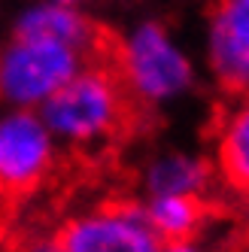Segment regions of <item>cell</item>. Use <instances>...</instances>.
Returning <instances> with one entry per match:
<instances>
[{
    "mask_svg": "<svg viewBox=\"0 0 249 252\" xmlns=\"http://www.w3.org/2000/svg\"><path fill=\"white\" fill-rule=\"evenodd\" d=\"M128 113L131 100L110 58L92 61L37 110L58 146H94L110 140L128 122Z\"/></svg>",
    "mask_w": 249,
    "mask_h": 252,
    "instance_id": "1",
    "label": "cell"
},
{
    "mask_svg": "<svg viewBox=\"0 0 249 252\" xmlns=\"http://www.w3.org/2000/svg\"><path fill=\"white\" fill-rule=\"evenodd\" d=\"M110 67L131 103L167 106L191 92L194 64L161 22L134 25L116 49H110Z\"/></svg>",
    "mask_w": 249,
    "mask_h": 252,
    "instance_id": "2",
    "label": "cell"
},
{
    "mask_svg": "<svg viewBox=\"0 0 249 252\" xmlns=\"http://www.w3.org/2000/svg\"><path fill=\"white\" fill-rule=\"evenodd\" d=\"M92 61L61 43L9 40L0 49V100L9 110H40Z\"/></svg>",
    "mask_w": 249,
    "mask_h": 252,
    "instance_id": "3",
    "label": "cell"
},
{
    "mask_svg": "<svg viewBox=\"0 0 249 252\" xmlns=\"http://www.w3.org/2000/svg\"><path fill=\"white\" fill-rule=\"evenodd\" d=\"M64 252H161L140 201H106L88 207L55 231Z\"/></svg>",
    "mask_w": 249,
    "mask_h": 252,
    "instance_id": "4",
    "label": "cell"
},
{
    "mask_svg": "<svg viewBox=\"0 0 249 252\" xmlns=\"http://www.w3.org/2000/svg\"><path fill=\"white\" fill-rule=\"evenodd\" d=\"M58 161V143L37 110L0 116V194L22 197L46 183Z\"/></svg>",
    "mask_w": 249,
    "mask_h": 252,
    "instance_id": "5",
    "label": "cell"
},
{
    "mask_svg": "<svg viewBox=\"0 0 249 252\" xmlns=\"http://www.w3.org/2000/svg\"><path fill=\"white\" fill-rule=\"evenodd\" d=\"M210 73L231 94H249V0H219L207 22Z\"/></svg>",
    "mask_w": 249,
    "mask_h": 252,
    "instance_id": "6",
    "label": "cell"
},
{
    "mask_svg": "<svg viewBox=\"0 0 249 252\" xmlns=\"http://www.w3.org/2000/svg\"><path fill=\"white\" fill-rule=\"evenodd\" d=\"M12 40H49V43L76 49L94 61L110 58L100 28L85 12H79V6H58V3H49V0L31 3L15 15Z\"/></svg>",
    "mask_w": 249,
    "mask_h": 252,
    "instance_id": "7",
    "label": "cell"
},
{
    "mask_svg": "<svg viewBox=\"0 0 249 252\" xmlns=\"http://www.w3.org/2000/svg\"><path fill=\"white\" fill-rule=\"evenodd\" d=\"M216 183L213 161L194 152H161L143 167V191L146 197H198L207 201Z\"/></svg>",
    "mask_w": 249,
    "mask_h": 252,
    "instance_id": "8",
    "label": "cell"
},
{
    "mask_svg": "<svg viewBox=\"0 0 249 252\" xmlns=\"http://www.w3.org/2000/svg\"><path fill=\"white\" fill-rule=\"evenodd\" d=\"M213 167L228 189L249 197V94L222 116Z\"/></svg>",
    "mask_w": 249,
    "mask_h": 252,
    "instance_id": "9",
    "label": "cell"
},
{
    "mask_svg": "<svg viewBox=\"0 0 249 252\" xmlns=\"http://www.w3.org/2000/svg\"><path fill=\"white\" fill-rule=\"evenodd\" d=\"M140 204H143L149 228L161 243L198 240L210 216V204L198 197H146Z\"/></svg>",
    "mask_w": 249,
    "mask_h": 252,
    "instance_id": "10",
    "label": "cell"
},
{
    "mask_svg": "<svg viewBox=\"0 0 249 252\" xmlns=\"http://www.w3.org/2000/svg\"><path fill=\"white\" fill-rule=\"evenodd\" d=\"M12 252H64V246L58 243V237L55 234H49V237H31V240H25V243H19Z\"/></svg>",
    "mask_w": 249,
    "mask_h": 252,
    "instance_id": "11",
    "label": "cell"
},
{
    "mask_svg": "<svg viewBox=\"0 0 249 252\" xmlns=\"http://www.w3.org/2000/svg\"><path fill=\"white\" fill-rule=\"evenodd\" d=\"M161 252H207L198 240H183V243H164Z\"/></svg>",
    "mask_w": 249,
    "mask_h": 252,
    "instance_id": "12",
    "label": "cell"
},
{
    "mask_svg": "<svg viewBox=\"0 0 249 252\" xmlns=\"http://www.w3.org/2000/svg\"><path fill=\"white\" fill-rule=\"evenodd\" d=\"M49 3H58V6H79L82 0H49Z\"/></svg>",
    "mask_w": 249,
    "mask_h": 252,
    "instance_id": "13",
    "label": "cell"
},
{
    "mask_svg": "<svg viewBox=\"0 0 249 252\" xmlns=\"http://www.w3.org/2000/svg\"><path fill=\"white\" fill-rule=\"evenodd\" d=\"M234 252H249V237H246V240H243V243H240V246H237Z\"/></svg>",
    "mask_w": 249,
    "mask_h": 252,
    "instance_id": "14",
    "label": "cell"
},
{
    "mask_svg": "<svg viewBox=\"0 0 249 252\" xmlns=\"http://www.w3.org/2000/svg\"><path fill=\"white\" fill-rule=\"evenodd\" d=\"M0 237H3V234H0Z\"/></svg>",
    "mask_w": 249,
    "mask_h": 252,
    "instance_id": "15",
    "label": "cell"
}]
</instances>
